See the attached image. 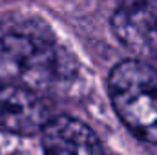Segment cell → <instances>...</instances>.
I'll use <instances>...</instances> for the list:
<instances>
[{"label":"cell","mask_w":157,"mask_h":155,"mask_svg":"<svg viewBox=\"0 0 157 155\" xmlns=\"http://www.w3.org/2000/svg\"><path fill=\"white\" fill-rule=\"evenodd\" d=\"M0 64L35 86L71 78V59L49 29L33 20L0 22Z\"/></svg>","instance_id":"1"},{"label":"cell","mask_w":157,"mask_h":155,"mask_svg":"<svg viewBox=\"0 0 157 155\" xmlns=\"http://www.w3.org/2000/svg\"><path fill=\"white\" fill-rule=\"evenodd\" d=\"M108 93L122 124L141 141L157 144V70L143 59L122 60L110 71Z\"/></svg>","instance_id":"2"},{"label":"cell","mask_w":157,"mask_h":155,"mask_svg":"<svg viewBox=\"0 0 157 155\" xmlns=\"http://www.w3.org/2000/svg\"><path fill=\"white\" fill-rule=\"evenodd\" d=\"M119 42L143 60H157V0H124L112 17Z\"/></svg>","instance_id":"3"},{"label":"cell","mask_w":157,"mask_h":155,"mask_svg":"<svg viewBox=\"0 0 157 155\" xmlns=\"http://www.w3.org/2000/svg\"><path fill=\"white\" fill-rule=\"evenodd\" d=\"M48 120V106L35 91L0 78V131L29 137L40 133Z\"/></svg>","instance_id":"4"},{"label":"cell","mask_w":157,"mask_h":155,"mask_svg":"<svg viewBox=\"0 0 157 155\" xmlns=\"http://www.w3.org/2000/svg\"><path fill=\"white\" fill-rule=\"evenodd\" d=\"M40 139L48 153H102L97 133L82 120L68 115L49 117L40 131Z\"/></svg>","instance_id":"5"}]
</instances>
